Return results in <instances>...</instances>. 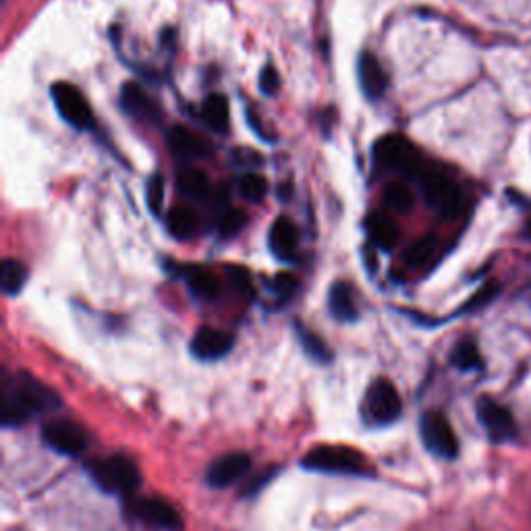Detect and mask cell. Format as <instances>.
Segmentation results:
<instances>
[{
  "mask_svg": "<svg viewBox=\"0 0 531 531\" xmlns=\"http://www.w3.org/2000/svg\"><path fill=\"white\" fill-rule=\"evenodd\" d=\"M384 204H386V208H390L393 212L407 214L413 208V193H411L409 185H405L401 181L386 185V189H384Z\"/></svg>",
  "mask_w": 531,
  "mask_h": 531,
  "instance_id": "26",
  "label": "cell"
},
{
  "mask_svg": "<svg viewBox=\"0 0 531 531\" xmlns=\"http://www.w3.org/2000/svg\"><path fill=\"white\" fill-rule=\"evenodd\" d=\"M235 160H237V164H245V166H260L262 164V156L254 150H237Z\"/></svg>",
  "mask_w": 531,
  "mask_h": 531,
  "instance_id": "36",
  "label": "cell"
},
{
  "mask_svg": "<svg viewBox=\"0 0 531 531\" xmlns=\"http://www.w3.org/2000/svg\"><path fill=\"white\" fill-rule=\"evenodd\" d=\"M185 283L189 287V291L204 301H212L218 297L220 293V283L214 272H210L208 268H198L193 266L185 272Z\"/></svg>",
  "mask_w": 531,
  "mask_h": 531,
  "instance_id": "20",
  "label": "cell"
},
{
  "mask_svg": "<svg viewBox=\"0 0 531 531\" xmlns=\"http://www.w3.org/2000/svg\"><path fill=\"white\" fill-rule=\"evenodd\" d=\"M451 361H453V366H457L459 370L469 372V370H478L482 366V355L475 341L465 339L455 347Z\"/></svg>",
  "mask_w": 531,
  "mask_h": 531,
  "instance_id": "27",
  "label": "cell"
},
{
  "mask_svg": "<svg viewBox=\"0 0 531 531\" xmlns=\"http://www.w3.org/2000/svg\"><path fill=\"white\" fill-rule=\"evenodd\" d=\"M297 334H299V341H301L303 351L310 355L312 359H316L320 363H326V361L332 359L330 349L326 347V343L318 337V334H314L312 330H305L303 326H297Z\"/></svg>",
  "mask_w": 531,
  "mask_h": 531,
  "instance_id": "28",
  "label": "cell"
},
{
  "mask_svg": "<svg viewBox=\"0 0 531 531\" xmlns=\"http://www.w3.org/2000/svg\"><path fill=\"white\" fill-rule=\"evenodd\" d=\"M422 191L426 202L444 216H455L461 208V191L457 183L444 173H424Z\"/></svg>",
  "mask_w": 531,
  "mask_h": 531,
  "instance_id": "9",
  "label": "cell"
},
{
  "mask_svg": "<svg viewBox=\"0 0 531 531\" xmlns=\"http://www.w3.org/2000/svg\"><path fill=\"white\" fill-rule=\"evenodd\" d=\"M131 513L144 521L146 525L169 529V531H179L183 527V521L179 513L169 505V502L162 498H142L133 502Z\"/></svg>",
  "mask_w": 531,
  "mask_h": 531,
  "instance_id": "10",
  "label": "cell"
},
{
  "mask_svg": "<svg viewBox=\"0 0 531 531\" xmlns=\"http://www.w3.org/2000/svg\"><path fill=\"white\" fill-rule=\"evenodd\" d=\"M419 432H422V440L426 449L442 459H455L459 455V440L451 426L440 411H428L424 413L422 422H419Z\"/></svg>",
  "mask_w": 531,
  "mask_h": 531,
  "instance_id": "7",
  "label": "cell"
},
{
  "mask_svg": "<svg viewBox=\"0 0 531 531\" xmlns=\"http://www.w3.org/2000/svg\"><path fill=\"white\" fill-rule=\"evenodd\" d=\"M525 237H527V239H531V220L527 222V229H525Z\"/></svg>",
  "mask_w": 531,
  "mask_h": 531,
  "instance_id": "37",
  "label": "cell"
},
{
  "mask_svg": "<svg viewBox=\"0 0 531 531\" xmlns=\"http://www.w3.org/2000/svg\"><path fill=\"white\" fill-rule=\"evenodd\" d=\"M146 204L154 216L162 214L164 208V179L160 175L150 177L146 185Z\"/></svg>",
  "mask_w": 531,
  "mask_h": 531,
  "instance_id": "31",
  "label": "cell"
},
{
  "mask_svg": "<svg viewBox=\"0 0 531 531\" xmlns=\"http://www.w3.org/2000/svg\"><path fill=\"white\" fill-rule=\"evenodd\" d=\"M44 442L52 451L67 457H77L88 449V434L81 426L69 422V419H54L42 430Z\"/></svg>",
  "mask_w": 531,
  "mask_h": 531,
  "instance_id": "8",
  "label": "cell"
},
{
  "mask_svg": "<svg viewBox=\"0 0 531 531\" xmlns=\"http://www.w3.org/2000/svg\"><path fill=\"white\" fill-rule=\"evenodd\" d=\"M202 119L204 123L216 131L227 135L231 129V110H229V100L220 94H212L204 100L202 104Z\"/></svg>",
  "mask_w": 531,
  "mask_h": 531,
  "instance_id": "19",
  "label": "cell"
},
{
  "mask_svg": "<svg viewBox=\"0 0 531 531\" xmlns=\"http://www.w3.org/2000/svg\"><path fill=\"white\" fill-rule=\"evenodd\" d=\"M61 405L59 397L48 386L30 374L5 376L3 382V415L5 426H21L32 415L48 413Z\"/></svg>",
  "mask_w": 531,
  "mask_h": 531,
  "instance_id": "1",
  "label": "cell"
},
{
  "mask_svg": "<svg viewBox=\"0 0 531 531\" xmlns=\"http://www.w3.org/2000/svg\"><path fill=\"white\" fill-rule=\"evenodd\" d=\"M177 191L185 200L200 202L210 195V181L200 169H183L177 175Z\"/></svg>",
  "mask_w": 531,
  "mask_h": 531,
  "instance_id": "21",
  "label": "cell"
},
{
  "mask_svg": "<svg viewBox=\"0 0 531 531\" xmlns=\"http://www.w3.org/2000/svg\"><path fill=\"white\" fill-rule=\"evenodd\" d=\"M123 113L135 121L142 123H156L160 119L158 104L137 86V83H125L119 96Z\"/></svg>",
  "mask_w": 531,
  "mask_h": 531,
  "instance_id": "15",
  "label": "cell"
},
{
  "mask_svg": "<svg viewBox=\"0 0 531 531\" xmlns=\"http://www.w3.org/2000/svg\"><path fill=\"white\" fill-rule=\"evenodd\" d=\"M233 345H235V339L229 332L220 330V328H212V326H204L195 332V337L191 341V353L202 361H216V359L229 355Z\"/></svg>",
  "mask_w": 531,
  "mask_h": 531,
  "instance_id": "12",
  "label": "cell"
},
{
  "mask_svg": "<svg viewBox=\"0 0 531 531\" xmlns=\"http://www.w3.org/2000/svg\"><path fill=\"white\" fill-rule=\"evenodd\" d=\"M403 403L393 382L386 378H378L370 384L363 397V417L372 426H388L401 415Z\"/></svg>",
  "mask_w": 531,
  "mask_h": 531,
  "instance_id": "5",
  "label": "cell"
},
{
  "mask_svg": "<svg viewBox=\"0 0 531 531\" xmlns=\"http://www.w3.org/2000/svg\"><path fill=\"white\" fill-rule=\"evenodd\" d=\"M278 88H281V77H278V71L272 65L264 67L262 75H260V90H262V94L274 96L278 92Z\"/></svg>",
  "mask_w": 531,
  "mask_h": 531,
  "instance_id": "33",
  "label": "cell"
},
{
  "mask_svg": "<svg viewBox=\"0 0 531 531\" xmlns=\"http://www.w3.org/2000/svg\"><path fill=\"white\" fill-rule=\"evenodd\" d=\"M200 225V218L189 206H175L166 214V227H169L171 235L177 239H189L195 235Z\"/></svg>",
  "mask_w": 531,
  "mask_h": 531,
  "instance_id": "23",
  "label": "cell"
},
{
  "mask_svg": "<svg viewBox=\"0 0 531 531\" xmlns=\"http://www.w3.org/2000/svg\"><path fill=\"white\" fill-rule=\"evenodd\" d=\"M436 251H438L436 237H432V235L422 237L405 251V262L411 268H426L436 258Z\"/></svg>",
  "mask_w": 531,
  "mask_h": 531,
  "instance_id": "25",
  "label": "cell"
},
{
  "mask_svg": "<svg viewBox=\"0 0 531 531\" xmlns=\"http://www.w3.org/2000/svg\"><path fill=\"white\" fill-rule=\"evenodd\" d=\"M231 285L233 289L243 295V297H254V283H251V276L247 270L243 268H231Z\"/></svg>",
  "mask_w": 531,
  "mask_h": 531,
  "instance_id": "32",
  "label": "cell"
},
{
  "mask_svg": "<svg viewBox=\"0 0 531 531\" xmlns=\"http://www.w3.org/2000/svg\"><path fill=\"white\" fill-rule=\"evenodd\" d=\"M245 225H247V214L243 210L231 208V210H227L225 214H222L218 229H220L222 237H235V235H239L245 229Z\"/></svg>",
  "mask_w": 531,
  "mask_h": 531,
  "instance_id": "30",
  "label": "cell"
},
{
  "mask_svg": "<svg viewBox=\"0 0 531 531\" xmlns=\"http://www.w3.org/2000/svg\"><path fill=\"white\" fill-rule=\"evenodd\" d=\"M366 229L370 239L380 247V249H393L395 243L399 241V229L393 220L384 214H370L366 220Z\"/></svg>",
  "mask_w": 531,
  "mask_h": 531,
  "instance_id": "22",
  "label": "cell"
},
{
  "mask_svg": "<svg viewBox=\"0 0 531 531\" xmlns=\"http://www.w3.org/2000/svg\"><path fill=\"white\" fill-rule=\"evenodd\" d=\"M478 415H480V422L484 424V428L488 430L492 440L507 442L515 436V432H517L515 419H513L511 411L507 407H502L500 403H496L488 397L480 399Z\"/></svg>",
  "mask_w": 531,
  "mask_h": 531,
  "instance_id": "11",
  "label": "cell"
},
{
  "mask_svg": "<svg viewBox=\"0 0 531 531\" xmlns=\"http://www.w3.org/2000/svg\"><path fill=\"white\" fill-rule=\"evenodd\" d=\"M268 245L270 251L278 260H291L297 249V229L293 220L287 216H281L274 220L268 233Z\"/></svg>",
  "mask_w": 531,
  "mask_h": 531,
  "instance_id": "17",
  "label": "cell"
},
{
  "mask_svg": "<svg viewBox=\"0 0 531 531\" xmlns=\"http://www.w3.org/2000/svg\"><path fill=\"white\" fill-rule=\"evenodd\" d=\"M25 283H27V268H25V264L15 260V258H5L3 268H0V285H3L5 295L21 293Z\"/></svg>",
  "mask_w": 531,
  "mask_h": 531,
  "instance_id": "24",
  "label": "cell"
},
{
  "mask_svg": "<svg viewBox=\"0 0 531 531\" xmlns=\"http://www.w3.org/2000/svg\"><path fill=\"white\" fill-rule=\"evenodd\" d=\"M301 465L310 471L337 475L370 473V461L353 446H316L301 459Z\"/></svg>",
  "mask_w": 531,
  "mask_h": 531,
  "instance_id": "3",
  "label": "cell"
},
{
  "mask_svg": "<svg viewBox=\"0 0 531 531\" xmlns=\"http://www.w3.org/2000/svg\"><path fill=\"white\" fill-rule=\"evenodd\" d=\"M251 467V457L247 453H229L216 459L206 473V480L212 488H229L239 482Z\"/></svg>",
  "mask_w": 531,
  "mask_h": 531,
  "instance_id": "13",
  "label": "cell"
},
{
  "mask_svg": "<svg viewBox=\"0 0 531 531\" xmlns=\"http://www.w3.org/2000/svg\"><path fill=\"white\" fill-rule=\"evenodd\" d=\"M374 158L380 166L388 171L403 173V175H419L422 173V158H419L417 148L403 135H384L378 139L374 148Z\"/></svg>",
  "mask_w": 531,
  "mask_h": 531,
  "instance_id": "4",
  "label": "cell"
},
{
  "mask_svg": "<svg viewBox=\"0 0 531 531\" xmlns=\"http://www.w3.org/2000/svg\"><path fill=\"white\" fill-rule=\"evenodd\" d=\"M274 285H276V291H278V293L289 295V293L295 291L297 281H295V278H293L291 274H278V276H276V281H274Z\"/></svg>",
  "mask_w": 531,
  "mask_h": 531,
  "instance_id": "35",
  "label": "cell"
},
{
  "mask_svg": "<svg viewBox=\"0 0 531 531\" xmlns=\"http://www.w3.org/2000/svg\"><path fill=\"white\" fill-rule=\"evenodd\" d=\"M166 142H169L171 152L181 160H202L212 154V146L208 139H204L202 135L181 125H175L169 129Z\"/></svg>",
  "mask_w": 531,
  "mask_h": 531,
  "instance_id": "14",
  "label": "cell"
},
{
  "mask_svg": "<svg viewBox=\"0 0 531 531\" xmlns=\"http://www.w3.org/2000/svg\"><path fill=\"white\" fill-rule=\"evenodd\" d=\"M50 96H52L54 106H57L59 110V115L71 127L79 131H90L94 127V113L90 108V102L79 92V88L73 86V83H67V81L54 83V86L50 88Z\"/></svg>",
  "mask_w": 531,
  "mask_h": 531,
  "instance_id": "6",
  "label": "cell"
},
{
  "mask_svg": "<svg viewBox=\"0 0 531 531\" xmlns=\"http://www.w3.org/2000/svg\"><path fill=\"white\" fill-rule=\"evenodd\" d=\"M498 289H500V285H496V283H488L478 295H475V297L467 303V307H469V310H475V307L486 305L488 301H492V299L498 295Z\"/></svg>",
  "mask_w": 531,
  "mask_h": 531,
  "instance_id": "34",
  "label": "cell"
},
{
  "mask_svg": "<svg viewBox=\"0 0 531 531\" xmlns=\"http://www.w3.org/2000/svg\"><path fill=\"white\" fill-rule=\"evenodd\" d=\"M328 307H330V314L337 318L339 322H355L359 316L357 310V301H355V293L353 289L339 281L330 287L328 293Z\"/></svg>",
  "mask_w": 531,
  "mask_h": 531,
  "instance_id": "18",
  "label": "cell"
},
{
  "mask_svg": "<svg viewBox=\"0 0 531 531\" xmlns=\"http://www.w3.org/2000/svg\"><path fill=\"white\" fill-rule=\"evenodd\" d=\"M239 191L243 198L251 204H258L266 198V193H268V181L262 177V175H254V173H249L241 179L239 183Z\"/></svg>",
  "mask_w": 531,
  "mask_h": 531,
  "instance_id": "29",
  "label": "cell"
},
{
  "mask_svg": "<svg viewBox=\"0 0 531 531\" xmlns=\"http://www.w3.org/2000/svg\"><path fill=\"white\" fill-rule=\"evenodd\" d=\"M359 86L368 100H380L386 94L388 77L372 52H363L357 63Z\"/></svg>",
  "mask_w": 531,
  "mask_h": 531,
  "instance_id": "16",
  "label": "cell"
},
{
  "mask_svg": "<svg viewBox=\"0 0 531 531\" xmlns=\"http://www.w3.org/2000/svg\"><path fill=\"white\" fill-rule=\"evenodd\" d=\"M92 480L110 494L131 496L142 486V473L137 465L125 455H110L104 459H94L88 463Z\"/></svg>",
  "mask_w": 531,
  "mask_h": 531,
  "instance_id": "2",
  "label": "cell"
}]
</instances>
